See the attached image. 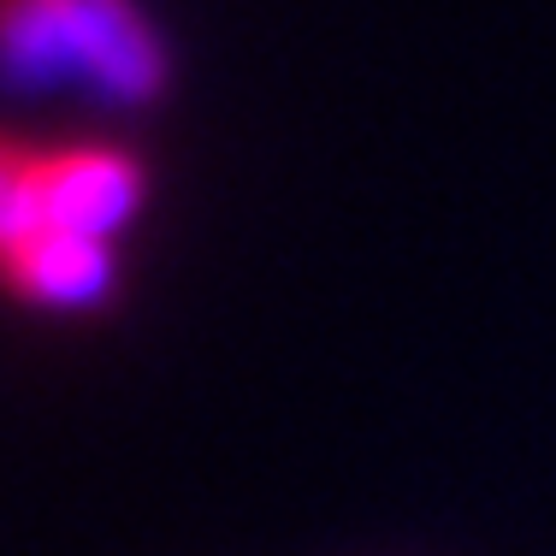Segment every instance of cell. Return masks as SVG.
I'll return each instance as SVG.
<instances>
[{"mask_svg":"<svg viewBox=\"0 0 556 556\" xmlns=\"http://www.w3.org/2000/svg\"><path fill=\"white\" fill-rule=\"evenodd\" d=\"M84 77L113 108H142L166 84L161 36L130 0H0V84L48 89Z\"/></svg>","mask_w":556,"mask_h":556,"instance_id":"cell-1","label":"cell"},{"mask_svg":"<svg viewBox=\"0 0 556 556\" xmlns=\"http://www.w3.org/2000/svg\"><path fill=\"white\" fill-rule=\"evenodd\" d=\"M30 184H36V202H42L48 231L96 237V243H108L142 202L137 161L118 154V149H96V142L30 154Z\"/></svg>","mask_w":556,"mask_h":556,"instance_id":"cell-2","label":"cell"},{"mask_svg":"<svg viewBox=\"0 0 556 556\" xmlns=\"http://www.w3.org/2000/svg\"><path fill=\"white\" fill-rule=\"evenodd\" d=\"M0 285L24 302H42V308H89L113 290V249L96 237L48 231L0 267Z\"/></svg>","mask_w":556,"mask_h":556,"instance_id":"cell-3","label":"cell"},{"mask_svg":"<svg viewBox=\"0 0 556 556\" xmlns=\"http://www.w3.org/2000/svg\"><path fill=\"white\" fill-rule=\"evenodd\" d=\"M24 154H30V149H18L12 137H0V195H7V190H12V178L24 172Z\"/></svg>","mask_w":556,"mask_h":556,"instance_id":"cell-4","label":"cell"}]
</instances>
